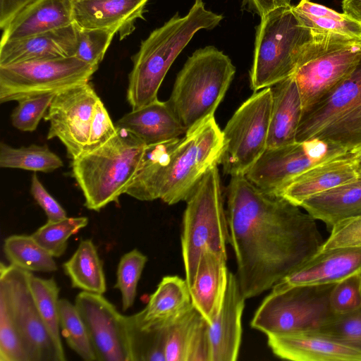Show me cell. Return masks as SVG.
<instances>
[{"instance_id": "obj_1", "label": "cell", "mask_w": 361, "mask_h": 361, "mask_svg": "<svg viewBox=\"0 0 361 361\" xmlns=\"http://www.w3.org/2000/svg\"><path fill=\"white\" fill-rule=\"evenodd\" d=\"M281 195L266 192L245 175L227 188L228 243L246 299L259 295L317 254L324 240L316 219Z\"/></svg>"}, {"instance_id": "obj_2", "label": "cell", "mask_w": 361, "mask_h": 361, "mask_svg": "<svg viewBox=\"0 0 361 361\" xmlns=\"http://www.w3.org/2000/svg\"><path fill=\"white\" fill-rule=\"evenodd\" d=\"M224 145L222 130L212 116L183 136L146 146L126 194L169 205L186 201L206 173L219 164Z\"/></svg>"}, {"instance_id": "obj_3", "label": "cell", "mask_w": 361, "mask_h": 361, "mask_svg": "<svg viewBox=\"0 0 361 361\" xmlns=\"http://www.w3.org/2000/svg\"><path fill=\"white\" fill-rule=\"evenodd\" d=\"M224 16L206 8L202 0H195L184 16L176 13L141 42L133 56L126 98L132 110L157 99L159 89L171 66L197 32L212 30Z\"/></svg>"}, {"instance_id": "obj_4", "label": "cell", "mask_w": 361, "mask_h": 361, "mask_svg": "<svg viewBox=\"0 0 361 361\" xmlns=\"http://www.w3.org/2000/svg\"><path fill=\"white\" fill-rule=\"evenodd\" d=\"M117 128L105 144L71 161L72 175L85 197V206L99 212L118 198L130 185L145 144L128 130Z\"/></svg>"}, {"instance_id": "obj_5", "label": "cell", "mask_w": 361, "mask_h": 361, "mask_svg": "<svg viewBox=\"0 0 361 361\" xmlns=\"http://www.w3.org/2000/svg\"><path fill=\"white\" fill-rule=\"evenodd\" d=\"M235 73L228 56L212 45L188 58L168 100L186 132L214 116Z\"/></svg>"}, {"instance_id": "obj_6", "label": "cell", "mask_w": 361, "mask_h": 361, "mask_svg": "<svg viewBox=\"0 0 361 361\" xmlns=\"http://www.w3.org/2000/svg\"><path fill=\"white\" fill-rule=\"evenodd\" d=\"M185 202L181 251L190 288L204 252L209 250L227 257L228 225L217 166L206 173Z\"/></svg>"}, {"instance_id": "obj_7", "label": "cell", "mask_w": 361, "mask_h": 361, "mask_svg": "<svg viewBox=\"0 0 361 361\" xmlns=\"http://www.w3.org/2000/svg\"><path fill=\"white\" fill-rule=\"evenodd\" d=\"M312 37V31L300 23L291 5L261 18L250 71L251 89L257 92L290 76Z\"/></svg>"}, {"instance_id": "obj_8", "label": "cell", "mask_w": 361, "mask_h": 361, "mask_svg": "<svg viewBox=\"0 0 361 361\" xmlns=\"http://www.w3.org/2000/svg\"><path fill=\"white\" fill-rule=\"evenodd\" d=\"M312 32L292 74L300 92L302 114L345 78L361 57V39Z\"/></svg>"}, {"instance_id": "obj_9", "label": "cell", "mask_w": 361, "mask_h": 361, "mask_svg": "<svg viewBox=\"0 0 361 361\" xmlns=\"http://www.w3.org/2000/svg\"><path fill=\"white\" fill-rule=\"evenodd\" d=\"M335 283L271 291L255 311L250 326L267 336L315 331L335 313L329 301Z\"/></svg>"}, {"instance_id": "obj_10", "label": "cell", "mask_w": 361, "mask_h": 361, "mask_svg": "<svg viewBox=\"0 0 361 361\" xmlns=\"http://www.w3.org/2000/svg\"><path fill=\"white\" fill-rule=\"evenodd\" d=\"M272 95L271 87L255 92L235 111L222 130L219 164L232 176L245 175L267 148Z\"/></svg>"}, {"instance_id": "obj_11", "label": "cell", "mask_w": 361, "mask_h": 361, "mask_svg": "<svg viewBox=\"0 0 361 361\" xmlns=\"http://www.w3.org/2000/svg\"><path fill=\"white\" fill-rule=\"evenodd\" d=\"M31 272L9 264L0 266V305L9 312L20 336L27 361H65L42 319L29 284Z\"/></svg>"}, {"instance_id": "obj_12", "label": "cell", "mask_w": 361, "mask_h": 361, "mask_svg": "<svg viewBox=\"0 0 361 361\" xmlns=\"http://www.w3.org/2000/svg\"><path fill=\"white\" fill-rule=\"evenodd\" d=\"M97 69L75 56L0 66V103L56 93L88 82Z\"/></svg>"}, {"instance_id": "obj_13", "label": "cell", "mask_w": 361, "mask_h": 361, "mask_svg": "<svg viewBox=\"0 0 361 361\" xmlns=\"http://www.w3.org/2000/svg\"><path fill=\"white\" fill-rule=\"evenodd\" d=\"M348 153L319 138L273 148H267L245 174L260 190L279 192L293 178L307 169Z\"/></svg>"}, {"instance_id": "obj_14", "label": "cell", "mask_w": 361, "mask_h": 361, "mask_svg": "<svg viewBox=\"0 0 361 361\" xmlns=\"http://www.w3.org/2000/svg\"><path fill=\"white\" fill-rule=\"evenodd\" d=\"M99 99L90 82L71 87L56 94L44 118L49 123L47 139L58 138L72 160L85 149Z\"/></svg>"}, {"instance_id": "obj_15", "label": "cell", "mask_w": 361, "mask_h": 361, "mask_svg": "<svg viewBox=\"0 0 361 361\" xmlns=\"http://www.w3.org/2000/svg\"><path fill=\"white\" fill-rule=\"evenodd\" d=\"M75 305L87 328L97 361H130L125 315L102 294L81 291Z\"/></svg>"}, {"instance_id": "obj_16", "label": "cell", "mask_w": 361, "mask_h": 361, "mask_svg": "<svg viewBox=\"0 0 361 361\" xmlns=\"http://www.w3.org/2000/svg\"><path fill=\"white\" fill-rule=\"evenodd\" d=\"M361 273V247H343L319 252L271 288L279 292L303 285L335 283Z\"/></svg>"}, {"instance_id": "obj_17", "label": "cell", "mask_w": 361, "mask_h": 361, "mask_svg": "<svg viewBox=\"0 0 361 361\" xmlns=\"http://www.w3.org/2000/svg\"><path fill=\"white\" fill-rule=\"evenodd\" d=\"M149 0H73L74 23L82 27L102 29L127 37L135 22L144 19Z\"/></svg>"}, {"instance_id": "obj_18", "label": "cell", "mask_w": 361, "mask_h": 361, "mask_svg": "<svg viewBox=\"0 0 361 361\" xmlns=\"http://www.w3.org/2000/svg\"><path fill=\"white\" fill-rule=\"evenodd\" d=\"M277 357L294 361H361V350L317 331L267 336Z\"/></svg>"}, {"instance_id": "obj_19", "label": "cell", "mask_w": 361, "mask_h": 361, "mask_svg": "<svg viewBox=\"0 0 361 361\" xmlns=\"http://www.w3.org/2000/svg\"><path fill=\"white\" fill-rule=\"evenodd\" d=\"M245 300L237 276L229 271L221 309L209 326L210 361H235L238 359Z\"/></svg>"}, {"instance_id": "obj_20", "label": "cell", "mask_w": 361, "mask_h": 361, "mask_svg": "<svg viewBox=\"0 0 361 361\" xmlns=\"http://www.w3.org/2000/svg\"><path fill=\"white\" fill-rule=\"evenodd\" d=\"M361 104V57L331 92L302 114L295 142L314 137L319 131Z\"/></svg>"}, {"instance_id": "obj_21", "label": "cell", "mask_w": 361, "mask_h": 361, "mask_svg": "<svg viewBox=\"0 0 361 361\" xmlns=\"http://www.w3.org/2000/svg\"><path fill=\"white\" fill-rule=\"evenodd\" d=\"M355 155L348 152L319 164L300 173L279 192L291 203H301L314 195L357 178Z\"/></svg>"}, {"instance_id": "obj_22", "label": "cell", "mask_w": 361, "mask_h": 361, "mask_svg": "<svg viewBox=\"0 0 361 361\" xmlns=\"http://www.w3.org/2000/svg\"><path fill=\"white\" fill-rule=\"evenodd\" d=\"M75 23L16 40L1 42L0 66L32 60L75 56Z\"/></svg>"}, {"instance_id": "obj_23", "label": "cell", "mask_w": 361, "mask_h": 361, "mask_svg": "<svg viewBox=\"0 0 361 361\" xmlns=\"http://www.w3.org/2000/svg\"><path fill=\"white\" fill-rule=\"evenodd\" d=\"M73 23V0H34L2 29L1 42L25 38Z\"/></svg>"}, {"instance_id": "obj_24", "label": "cell", "mask_w": 361, "mask_h": 361, "mask_svg": "<svg viewBox=\"0 0 361 361\" xmlns=\"http://www.w3.org/2000/svg\"><path fill=\"white\" fill-rule=\"evenodd\" d=\"M115 125L132 133L146 146L166 142L186 133L169 101L158 99L126 114Z\"/></svg>"}, {"instance_id": "obj_25", "label": "cell", "mask_w": 361, "mask_h": 361, "mask_svg": "<svg viewBox=\"0 0 361 361\" xmlns=\"http://www.w3.org/2000/svg\"><path fill=\"white\" fill-rule=\"evenodd\" d=\"M227 257L209 250L201 256L195 281L190 288L192 306L209 324L219 313L226 295Z\"/></svg>"}, {"instance_id": "obj_26", "label": "cell", "mask_w": 361, "mask_h": 361, "mask_svg": "<svg viewBox=\"0 0 361 361\" xmlns=\"http://www.w3.org/2000/svg\"><path fill=\"white\" fill-rule=\"evenodd\" d=\"M209 326L192 306L167 328L166 361H210Z\"/></svg>"}, {"instance_id": "obj_27", "label": "cell", "mask_w": 361, "mask_h": 361, "mask_svg": "<svg viewBox=\"0 0 361 361\" xmlns=\"http://www.w3.org/2000/svg\"><path fill=\"white\" fill-rule=\"evenodd\" d=\"M192 307L190 288L185 279L166 276L162 278L147 305L138 314L145 326L167 328Z\"/></svg>"}, {"instance_id": "obj_28", "label": "cell", "mask_w": 361, "mask_h": 361, "mask_svg": "<svg viewBox=\"0 0 361 361\" xmlns=\"http://www.w3.org/2000/svg\"><path fill=\"white\" fill-rule=\"evenodd\" d=\"M270 87L272 107L267 148L295 142L302 116L300 92L292 75Z\"/></svg>"}, {"instance_id": "obj_29", "label": "cell", "mask_w": 361, "mask_h": 361, "mask_svg": "<svg viewBox=\"0 0 361 361\" xmlns=\"http://www.w3.org/2000/svg\"><path fill=\"white\" fill-rule=\"evenodd\" d=\"M329 231L337 223L361 215V174L355 180L304 200L300 206Z\"/></svg>"}, {"instance_id": "obj_30", "label": "cell", "mask_w": 361, "mask_h": 361, "mask_svg": "<svg viewBox=\"0 0 361 361\" xmlns=\"http://www.w3.org/2000/svg\"><path fill=\"white\" fill-rule=\"evenodd\" d=\"M72 287L82 291L104 294L106 290L103 264L91 239L82 240L75 252L63 264Z\"/></svg>"}, {"instance_id": "obj_31", "label": "cell", "mask_w": 361, "mask_h": 361, "mask_svg": "<svg viewBox=\"0 0 361 361\" xmlns=\"http://www.w3.org/2000/svg\"><path fill=\"white\" fill-rule=\"evenodd\" d=\"M292 10L300 23L311 31L331 32L361 39V23L344 13H338L310 0H300Z\"/></svg>"}, {"instance_id": "obj_32", "label": "cell", "mask_w": 361, "mask_h": 361, "mask_svg": "<svg viewBox=\"0 0 361 361\" xmlns=\"http://www.w3.org/2000/svg\"><path fill=\"white\" fill-rule=\"evenodd\" d=\"M130 361H166L167 328L147 327L140 322L138 312L126 316Z\"/></svg>"}, {"instance_id": "obj_33", "label": "cell", "mask_w": 361, "mask_h": 361, "mask_svg": "<svg viewBox=\"0 0 361 361\" xmlns=\"http://www.w3.org/2000/svg\"><path fill=\"white\" fill-rule=\"evenodd\" d=\"M4 252L9 264L20 269L48 273L57 270L54 257L31 235L7 237L4 243Z\"/></svg>"}, {"instance_id": "obj_34", "label": "cell", "mask_w": 361, "mask_h": 361, "mask_svg": "<svg viewBox=\"0 0 361 361\" xmlns=\"http://www.w3.org/2000/svg\"><path fill=\"white\" fill-rule=\"evenodd\" d=\"M63 161L47 145L32 144L27 147H13L0 144V166L49 173L63 166Z\"/></svg>"}, {"instance_id": "obj_35", "label": "cell", "mask_w": 361, "mask_h": 361, "mask_svg": "<svg viewBox=\"0 0 361 361\" xmlns=\"http://www.w3.org/2000/svg\"><path fill=\"white\" fill-rule=\"evenodd\" d=\"M29 284L37 309L57 345L63 348L60 336L59 287L56 281L35 276L31 272Z\"/></svg>"}, {"instance_id": "obj_36", "label": "cell", "mask_w": 361, "mask_h": 361, "mask_svg": "<svg viewBox=\"0 0 361 361\" xmlns=\"http://www.w3.org/2000/svg\"><path fill=\"white\" fill-rule=\"evenodd\" d=\"M59 323L68 346L85 361H97L85 324L75 305L59 300Z\"/></svg>"}, {"instance_id": "obj_37", "label": "cell", "mask_w": 361, "mask_h": 361, "mask_svg": "<svg viewBox=\"0 0 361 361\" xmlns=\"http://www.w3.org/2000/svg\"><path fill=\"white\" fill-rule=\"evenodd\" d=\"M88 222L86 216L48 220L31 235L54 257H59L64 254L70 237L85 228Z\"/></svg>"}, {"instance_id": "obj_38", "label": "cell", "mask_w": 361, "mask_h": 361, "mask_svg": "<svg viewBox=\"0 0 361 361\" xmlns=\"http://www.w3.org/2000/svg\"><path fill=\"white\" fill-rule=\"evenodd\" d=\"M314 137L339 147L348 152L360 147L361 104L322 129Z\"/></svg>"}, {"instance_id": "obj_39", "label": "cell", "mask_w": 361, "mask_h": 361, "mask_svg": "<svg viewBox=\"0 0 361 361\" xmlns=\"http://www.w3.org/2000/svg\"><path fill=\"white\" fill-rule=\"evenodd\" d=\"M147 262V256L136 248L126 252L120 259L114 288L121 292L123 311L134 304L137 284Z\"/></svg>"}, {"instance_id": "obj_40", "label": "cell", "mask_w": 361, "mask_h": 361, "mask_svg": "<svg viewBox=\"0 0 361 361\" xmlns=\"http://www.w3.org/2000/svg\"><path fill=\"white\" fill-rule=\"evenodd\" d=\"M315 331L361 350V307L348 312L334 313Z\"/></svg>"}, {"instance_id": "obj_41", "label": "cell", "mask_w": 361, "mask_h": 361, "mask_svg": "<svg viewBox=\"0 0 361 361\" xmlns=\"http://www.w3.org/2000/svg\"><path fill=\"white\" fill-rule=\"evenodd\" d=\"M75 25L77 49L75 56L98 67L116 35L102 29H89Z\"/></svg>"}, {"instance_id": "obj_42", "label": "cell", "mask_w": 361, "mask_h": 361, "mask_svg": "<svg viewBox=\"0 0 361 361\" xmlns=\"http://www.w3.org/2000/svg\"><path fill=\"white\" fill-rule=\"evenodd\" d=\"M56 93L43 94L18 101V104L11 115L12 125L23 132L35 130Z\"/></svg>"}, {"instance_id": "obj_43", "label": "cell", "mask_w": 361, "mask_h": 361, "mask_svg": "<svg viewBox=\"0 0 361 361\" xmlns=\"http://www.w3.org/2000/svg\"><path fill=\"white\" fill-rule=\"evenodd\" d=\"M335 313H344L361 307V273L353 274L336 283L330 295Z\"/></svg>"}, {"instance_id": "obj_44", "label": "cell", "mask_w": 361, "mask_h": 361, "mask_svg": "<svg viewBox=\"0 0 361 361\" xmlns=\"http://www.w3.org/2000/svg\"><path fill=\"white\" fill-rule=\"evenodd\" d=\"M0 361H27L18 329L8 310L1 305Z\"/></svg>"}, {"instance_id": "obj_45", "label": "cell", "mask_w": 361, "mask_h": 361, "mask_svg": "<svg viewBox=\"0 0 361 361\" xmlns=\"http://www.w3.org/2000/svg\"><path fill=\"white\" fill-rule=\"evenodd\" d=\"M343 247H361V215L336 224L319 252Z\"/></svg>"}, {"instance_id": "obj_46", "label": "cell", "mask_w": 361, "mask_h": 361, "mask_svg": "<svg viewBox=\"0 0 361 361\" xmlns=\"http://www.w3.org/2000/svg\"><path fill=\"white\" fill-rule=\"evenodd\" d=\"M116 130V125L113 123L107 109L99 98L93 111L88 142L83 153L91 152L105 144L115 135Z\"/></svg>"}, {"instance_id": "obj_47", "label": "cell", "mask_w": 361, "mask_h": 361, "mask_svg": "<svg viewBox=\"0 0 361 361\" xmlns=\"http://www.w3.org/2000/svg\"><path fill=\"white\" fill-rule=\"evenodd\" d=\"M30 192L45 212L48 220L57 221L67 217L66 212L48 192L35 173L32 176Z\"/></svg>"}, {"instance_id": "obj_48", "label": "cell", "mask_w": 361, "mask_h": 361, "mask_svg": "<svg viewBox=\"0 0 361 361\" xmlns=\"http://www.w3.org/2000/svg\"><path fill=\"white\" fill-rule=\"evenodd\" d=\"M291 0H243L242 7L253 13L257 14L260 18L269 12L280 7L290 5Z\"/></svg>"}, {"instance_id": "obj_49", "label": "cell", "mask_w": 361, "mask_h": 361, "mask_svg": "<svg viewBox=\"0 0 361 361\" xmlns=\"http://www.w3.org/2000/svg\"><path fill=\"white\" fill-rule=\"evenodd\" d=\"M34 0H0V27L2 30L23 8Z\"/></svg>"}, {"instance_id": "obj_50", "label": "cell", "mask_w": 361, "mask_h": 361, "mask_svg": "<svg viewBox=\"0 0 361 361\" xmlns=\"http://www.w3.org/2000/svg\"><path fill=\"white\" fill-rule=\"evenodd\" d=\"M343 13L361 23V0H342Z\"/></svg>"}, {"instance_id": "obj_51", "label": "cell", "mask_w": 361, "mask_h": 361, "mask_svg": "<svg viewBox=\"0 0 361 361\" xmlns=\"http://www.w3.org/2000/svg\"><path fill=\"white\" fill-rule=\"evenodd\" d=\"M356 161H357V172L358 174H361V155L356 156Z\"/></svg>"}, {"instance_id": "obj_52", "label": "cell", "mask_w": 361, "mask_h": 361, "mask_svg": "<svg viewBox=\"0 0 361 361\" xmlns=\"http://www.w3.org/2000/svg\"><path fill=\"white\" fill-rule=\"evenodd\" d=\"M356 156H360L361 155V147L355 149L354 151H353L352 152H350Z\"/></svg>"}]
</instances>
